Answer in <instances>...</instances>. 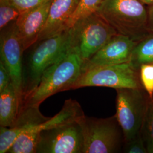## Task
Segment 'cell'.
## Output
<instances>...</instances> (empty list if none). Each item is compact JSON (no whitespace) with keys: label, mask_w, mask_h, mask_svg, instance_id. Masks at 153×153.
Here are the masks:
<instances>
[{"label":"cell","mask_w":153,"mask_h":153,"mask_svg":"<svg viewBox=\"0 0 153 153\" xmlns=\"http://www.w3.org/2000/svg\"><path fill=\"white\" fill-rule=\"evenodd\" d=\"M71 28L52 37L38 41L33 49L23 56L22 90L23 102L37 88L44 73L69 49Z\"/></svg>","instance_id":"obj_1"},{"label":"cell","mask_w":153,"mask_h":153,"mask_svg":"<svg viewBox=\"0 0 153 153\" xmlns=\"http://www.w3.org/2000/svg\"><path fill=\"white\" fill-rule=\"evenodd\" d=\"M84 61L71 44L65 54L57 61L42 76L38 86L23 102L25 106H39L55 94L72 90L83 71Z\"/></svg>","instance_id":"obj_2"},{"label":"cell","mask_w":153,"mask_h":153,"mask_svg":"<svg viewBox=\"0 0 153 153\" xmlns=\"http://www.w3.org/2000/svg\"><path fill=\"white\" fill-rule=\"evenodd\" d=\"M97 13L118 33L137 42L150 33L148 9L140 0H103Z\"/></svg>","instance_id":"obj_3"},{"label":"cell","mask_w":153,"mask_h":153,"mask_svg":"<svg viewBox=\"0 0 153 153\" xmlns=\"http://www.w3.org/2000/svg\"><path fill=\"white\" fill-rule=\"evenodd\" d=\"M83 138V153H114L120 150L124 135L115 116L96 118L83 116L79 120Z\"/></svg>","instance_id":"obj_4"},{"label":"cell","mask_w":153,"mask_h":153,"mask_svg":"<svg viewBox=\"0 0 153 153\" xmlns=\"http://www.w3.org/2000/svg\"><path fill=\"white\" fill-rule=\"evenodd\" d=\"M117 33L96 12L79 20L71 28V44L85 62Z\"/></svg>","instance_id":"obj_5"},{"label":"cell","mask_w":153,"mask_h":153,"mask_svg":"<svg viewBox=\"0 0 153 153\" xmlns=\"http://www.w3.org/2000/svg\"><path fill=\"white\" fill-rule=\"evenodd\" d=\"M91 86L138 88L139 82L136 68L128 62L88 69L82 71L72 90Z\"/></svg>","instance_id":"obj_6"},{"label":"cell","mask_w":153,"mask_h":153,"mask_svg":"<svg viewBox=\"0 0 153 153\" xmlns=\"http://www.w3.org/2000/svg\"><path fill=\"white\" fill-rule=\"evenodd\" d=\"M116 90L115 116L122 129L125 143L141 132L148 103H146L139 88H118Z\"/></svg>","instance_id":"obj_7"},{"label":"cell","mask_w":153,"mask_h":153,"mask_svg":"<svg viewBox=\"0 0 153 153\" xmlns=\"http://www.w3.org/2000/svg\"><path fill=\"white\" fill-rule=\"evenodd\" d=\"M83 138L78 120L40 131L36 153H83Z\"/></svg>","instance_id":"obj_8"},{"label":"cell","mask_w":153,"mask_h":153,"mask_svg":"<svg viewBox=\"0 0 153 153\" xmlns=\"http://www.w3.org/2000/svg\"><path fill=\"white\" fill-rule=\"evenodd\" d=\"M1 60L10 73L11 83L15 89L21 111L23 108L22 62L25 52L17 33L15 22L1 30Z\"/></svg>","instance_id":"obj_9"},{"label":"cell","mask_w":153,"mask_h":153,"mask_svg":"<svg viewBox=\"0 0 153 153\" xmlns=\"http://www.w3.org/2000/svg\"><path fill=\"white\" fill-rule=\"evenodd\" d=\"M138 42L117 33L86 62L83 71L97 66L112 65L130 62L133 51Z\"/></svg>","instance_id":"obj_10"},{"label":"cell","mask_w":153,"mask_h":153,"mask_svg":"<svg viewBox=\"0 0 153 153\" xmlns=\"http://www.w3.org/2000/svg\"><path fill=\"white\" fill-rule=\"evenodd\" d=\"M53 1L23 12L15 21L17 33L24 51L38 42L47 21L50 7Z\"/></svg>","instance_id":"obj_11"},{"label":"cell","mask_w":153,"mask_h":153,"mask_svg":"<svg viewBox=\"0 0 153 153\" xmlns=\"http://www.w3.org/2000/svg\"><path fill=\"white\" fill-rule=\"evenodd\" d=\"M49 117L43 115L39 106L30 105L22 108L15 124L10 128L1 126L0 153H7L21 133L48 120Z\"/></svg>","instance_id":"obj_12"},{"label":"cell","mask_w":153,"mask_h":153,"mask_svg":"<svg viewBox=\"0 0 153 153\" xmlns=\"http://www.w3.org/2000/svg\"><path fill=\"white\" fill-rule=\"evenodd\" d=\"M81 0H54L38 40L48 38L69 30L68 23L76 10Z\"/></svg>","instance_id":"obj_13"},{"label":"cell","mask_w":153,"mask_h":153,"mask_svg":"<svg viewBox=\"0 0 153 153\" xmlns=\"http://www.w3.org/2000/svg\"><path fill=\"white\" fill-rule=\"evenodd\" d=\"M21 112L15 89L10 83L0 92V126L10 128L13 126Z\"/></svg>","instance_id":"obj_14"},{"label":"cell","mask_w":153,"mask_h":153,"mask_svg":"<svg viewBox=\"0 0 153 153\" xmlns=\"http://www.w3.org/2000/svg\"><path fill=\"white\" fill-rule=\"evenodd\" d=\"M39 134L35 126L23 132L7 153H36Z\"/></svg>","instance_id":"obj_15"},{"label":"cell","mask_w":153,"mask_h":153,"mask_svg":"<svg viewBox=\"0 0 153 153\" xmlns=\"http://www.w3.org/2000/svg\"><path fill=\"white\" fill-rule=\"evenodd\" d=\"M137 68L139 65L153 62V34L137 43L133 51L131 61Z\"/></svg>","instance_id":"obj_16"},{"label":"cell","mask_w":153,"mask_h":153,"mask_svg":"<svg viewBox=\"0 0 153 153\" xmlns=\"http://www.w3.org/2000/svg\"><path fill=\"white\" fill-rule=\"evenodd\" d=\"M102 1L103 0H81L76 10L68 22V28H71L79 20L96 13Z\"/></svg>","instance_id":"obj_17"},{"label":"cell","mask_w":153,"mask_h":153,"mask_svg":"<svg viewBox=\"0 0 153 153\" xmlns=\"http://www.w3.org/2000/svg\"><path fill=\"white\" fill-rule=\"evenodd\" d=\"M148 153H153V100L148 103L141 131Z\"/></svg>","instance_id":"obj_18"},{"label":"cell","mask_w":153,"mask_h":153,"mask_svg":"<svg viewBox=\"0 0 153 153\" xmlns=\"http://www.w3.org/2000/svg\"><path fill=\"white\" fill-rule=\"evenodd\" d=\"M20 12L9 0H0V29L15 22L20 15Z\"/></svg>","instance_id":"obj_19"},{"label":"cell","mask_w":153,"mask_h":153,"mask_svg":"<svg viewBox=\"0 0 153 153\" xmlns=\"http://www.w3.org/2000/svg\"><path fill=\"white\" fill-rule=\"evenodd\" d=\"M140 76L142 85L149 97H153V65L148 64H142L140 68Z\"/></svg>","instance_id":"obj_20"},{"label":"cell","mask_w":153,"mask_h":153,"mask_svg":"<svg viewBox=\"0 0 153 153\" xmlns=\"http://www.w3.org/2000/svg\"><path fill=\"white\" fill-rule=\"evenodd\" d=\"M124 152L128 153H148L141 135V132L131 141L125 142Z\"/></svg>","instance_id":"obj_21"},{"label":"cell","mask_w":153,"mask_h":153,"mask_svg":"<svg viewBox=\"0 0 153 153\" xmlns=\"http://www.w3.org/2000/svg\"><path fill=\"white\" fill-rule=\"evenodd\" d=\"M53 1L54 0H9L11 4L18 9L20 13Z\"/></svg>","instance_id":"obj_22"},{"label":"cell","mask_w":153,"mask_h":153,"mask_svg":"<svg viewBox=\"0 0 153 153\" xmlns=\"http://www.w3.org/2000/svg\"><path fill=\"white\" fill-rule=\"evenodd\" d=\"M11 83L10 73L4 64L0 61V92H2Z\"/></svg>","instance_id":"obj_23"},{"label":"cell","mask_w":153,"mask_h":153,"mask_svg":"<svg viewBox=\"0 0 153 153\" xmlns=\"http://www.w3.org/2000/svg\"><path fill=\"white\" fill-rule=\"evenodd\" d=\"M148 30L153 33V4L149 6L148 9Z\"/></svg>","instance_id":"obj_24"},{"label":"cell","mask_w":153,"mask_h":153,"mask_svg":"<svg viewBox=\"0 0 153 153\" xmlns=\"http://www.w3.org/2000/svg\"><path fill=\"white\" fill-rule=\"evenodd\" d=\"M140 1L145 5L150 6L153 4V0H140Z\"/></svg>","instance_id":"obj_25"}]
</instances>
